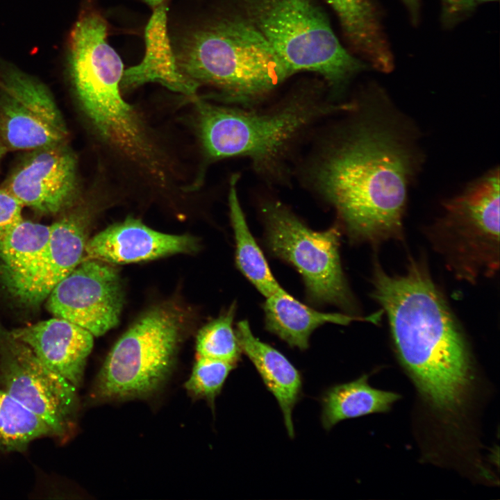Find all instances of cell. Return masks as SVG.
I'll list each match as a JSON object with an SVG mask.
<instances>
[{
  "label": "cell",
  "instance_id": "3957f363",
  "mask_svg": "<svg viewBox=\"0 0 500 500\" xmlns=\"http://www.w3.org/2000/svg\"><path fill=\"white\" fill-rule=\"evenodd\" d=\"M169 35L183 74L199 87L217 90L216 96L228 102L256 103L292 75L244 14L196 17Z\"/></svg>",
  "mask_w": 500,
  "mask_h": 500
},
{
  "label": "cell",
  "instance_id": "7a4b0ae2",
  "mask_svg": "<svg viewBox=\"0 0 500 500\" xmlns=\"http://www.w3.org/2000/svg\"><path fill=\"white\" fill-rule=\"evenodd\" d=\"M398 131L377 117L360 122L315 172L349 238L376 244L401 239L412 153Z\"/></svg>",
  "mask_w": 500,
  "mask_h": 500
},
{
  "label": "cell",
  "instance_id": "e0dca14e",
  "mask_svg": "<svg viewBox=\"0 0 500 500\" xmlns=\"http://www.w3.org/2000/svg\"><path fill=\"white\" fill-rule=\"evenodd\" d=\"M167 2L153 8L144 31V58L138 65L124 70L121 90L157 83L194 99L199 87L183 74L177 65L167 26Z\"/></svg>",
  "mask_w": 500,
  "mask_h": 500
},
{
  "label": "cell",
  "instance_id": "ffe728a7",
  "mask_svg": "<svg viewBox=\"0 0 500 500\" xmlns=\"http://www.w3.org/2000/svg\"><path fill=\"white\" fill-rule=\"evenodd\" d=\"M338 15L352 47L376 69L388 72L393 58L371 0H326Z\"/></svg>",
  "mask_w": 500,
  "mask_h": 500
},
{
  "label": "cell",
  "instance_id": "8fae6325",
  "mask_svg": "<svg viewBox=\"0 0 500 500\" xmlns=\"http://www.w3.org/2000/svg\"><path fill=\"white\" fill-rule=\"evenodd\" d=\"M47 300V308L55 317L101 336L119 322L124 303L121 278L112 264L83 258Z\"/></svg>",
  "mask_w": 500,
  "mask_h": 500
},
{
  "label": "cell",
  "instance_id": "f1b7e54d",
  "mask_svg": "<svg viewBox=\"0 0 500 500\" xmlns=\"http://www.w3.org/2000/svg\"><path fill=\"white\" fill-rule=\"evenodd\" d=\"M407 7L412 14L413 17H416L418 8H419V0H403Z\"/></svg>",
  "mask_w": 500,
  "mask_h": 500
},
{
  "label": "cell",
  "instance_id": "7c38bea8",
  "mask_svg": "<svg viewBox=\"0 0 500 500\" xmlns=\"http://www.w3.org/2000/svg\"><path fill=\"white\" fill-rule=\"evenodd\" d=\"M67 136L49 90L17 69L6 71L0 85V137L6 147L33 150L62 144Z\"/></svg>",
  "mask_w": 500,
  "mask_h": 500
},
{
  "label": "cell",
  "instance_id": "ac0fdd59",
  "mask_svg": "<svg viewBox=\"0 0 500 500\" xmlns=\"http://www.w3.org/2000/svg\"><path fill=\"white\" fill-rule=\"evenodd\" d=\"M235 333L241 350L253 364L267 390L276 398L288 435L293 438L292 413L302 390L299 372L279 351L256 338L247 321L242 320L238 324Z\"/></svg>",
  "mask_w": 500,
  "mask_h": 500
},
{
  "label": "cell",
  "instance_id": "ba28073f",
  "mask_svg": "<svg viewBox=\"0 0 500 500\" xmlns=\"http://www.w3.org/2000/svg\"><path fill=\"white\" fill-rule=\"evenodd\" d=\"M431 240L458 278L474 281L499 265V172L494 169L444 203Z\"/></svg>",
  "mask_w": 500,
  "mask_h": 500
},
{
  "label": "cell",
  "instance_id": "8992f818",
  "mask_svg": "<svg viewBox=\"0 0 500 500\" xmlns=\"http://www.w3.org/2000/svg\"><path fill=\"white\" fill-rule=\"evenodd\" d=\"M241 6L292 74L316 72L340 87L365 67L342 47L313 0H241Z\"/></svg>",
  "mask_w": 500,
  "mask_h": 500
},
{
  "label": "cell",
  "instance_id": "52a82bcc",
  "mask_svg": "<svg viewBox=\"0 0 500 500\" xmlns=\"http://www.w3.org/2000/svg\"><path fill=\"white\" fill-rule=\"evenodd\" d=\"M183 312L170 305L142 314L108 354L92 388L98 399L148 395L165 381L184 328Z\"/></svg>",
  "mask_w": 500,
  "mask_h": 500
},
{
  "label": "cell",
  "instance_id": "4fadbf2b",
  "mask_svg": "<svg viewBox=\"0 0 500 500\" xmlns=\"http://www.w3.org/2000/svg\"><path fill=\"white\" fill-rule=\"evenodd\" d=\"M92 221L87 207L68 212L51 225L43 253L28 268L2 282V288L17 303L39 306L64 278L83 260Z\"/></svg>",
  "mask_w": 500,
  "mask_h": 500
},
{
  "label": "cell",
  "instance_id": "4dcf8cb0",
  "mask_svg": "<svg viewBox=\"0 0 500 500\" xmlns=\"http://www.w3.org/2000/svg\"><path fill=\"white\" fill-rule=\"evenodd\" d=\"M7 150L6 146L3 144L2 140H0V160L4 156Z\"/></svg>",
  "mask_w": 500,
  "mask_h": 500
},
{
  "label": "cell",
  "instance_id": "9a60e30c",
  "mask_svg": "<svg viewBox=\"0 0 500 500\" xmlns=\"http://www.w3.org/2000/svg\"><path fill=\"white\" fill-rule=\"evenodd\" d=\"M197 247V242L192 236L161 233L139 219L128 217L88 239L84 258L112 265L126 264L191 253Z\"/></svg>",
  "mask_w": 500,
  "mask_h": 500
},
{
  "label": "cell",
  "instance_id": "4316f807",
  "mask_svg": "<svg viewBox=\"0 0 500 500\" xmlns=\"http://www.w3.org/2000/svg\"><path fill=\"white\" fill-rule=\"evenodd\" d=\"M23 206L4 188H0V238L23 219Z\"/></svg>",
  "mask_w": 500,
  "mask_h": 500
},
{
  "label": "cell",
  "instance_id": "5bb4252c",
  "mask_svg": "<svg viewBox=\"0 0 500 500\" xmlns=\"http://www.w3.org/2000/svg\"><path fill=\"white\" fill-rule=\"evenodd\" d=\"M2 187L23 206L46 215L59 213L77 198L76 157L63 143L31 150Z\"/></svg>",
  "mask_w": 500,
  "mask_h": 500
},
{
  "label": "cell",
  "instance_id": "d6986e66",
  "mask_svg": "<svg viewBox=\"0 0 500 500\" xmlns=\"http://www.w3.org/2000/svg\"><path fill=\"white\" fill-rule=\"evenodd\" d=\"M266 328L292 347L301 350L309 345L312 331L325 323L346 325L353 320L376 322L382 312L367 317L317 311L297 301L282 288L266 297L264 303Z\"/></svg>",
  "mask_w": 500,
  "mask_h": 500
},
{
  "label": "cell",
  "instance_id": "5b68a950",
  "mask_svg": "<svg viewBox=\"0 0 500 500\" xmlns=\"http://www.w3.org/2000/svg\"><path fill=\"white\" fill-rule=\"evenodd\" d=\"M194 100L206 156L211 160L249 157L262 171L276 169L289 144L317 117L352 107L293 100L260 112L214 105L197 97Z\"/></svg>",
  "mask_w": 500,
  "mask_h": 500
},
{
  "label": "cell",
  "instance_id": "83f0119b",
  "mask_svg": "<svg viewBox=\"0 0 500 500\" xmlns=\"http://www.w3.org/2000/svg\"><path fill=\"white\" fill-rule=\"evenodd\" d=\"M450 8L455 10H461L472 5V0H446Z\"/></svg>",
  "mask_w": 500,
  "mask_h": 500
},
{
  "label": "cell",
  "instance_id": "cb8c5ba5",
  "mask_svg": "<svg viewBox=\"0 0 500 500\" xmlns=\"http://www.w3.org/2000/svg\"><path fill=\"white\" fill-rule=\"evenodd\" d=\"M47 436L53 437L49 427L0 387V453L24 452Z\"/></svg>",
  "mask_w": 500,
  "mask_h": 500
},
{
  "label": "cell",
  "instance_id": "44dd1931",
  "mask_svg": "<svg viewBox=\"0 0 500 500\" xmlns=\"http://www.w3.org/2000/svg\"><path fill=\"white\" fill-rule=\"evenodd\" d=\"M367 380V376L363 375L326 391L322 412V423L326 430L344 419L386 412L399 399V394L374 388Z\"/></svg>",
  "mask_w": 500,
  "mask_h": 500
},
{
  "label": "cell",
  "instance_id": "d4e9b609",
  "mask_svg": "<svg viewBox=\"0 0 500 500\" xmlns=\"http://www.w3.org/2000/svg\"><path fill=\"white\" fill-rule=\"evenodd\" d=\"M235 305L218 318L206 324L199 331L196 349L198 356L235 363L241 348L233 328Z\"/></svg>",
  "mask_w": 500,
  "mask_h": 500
},
{
  "label": "cell",
  "instance_id": "484cf974",
  "mask_svg": "<svg viewBox=\"0 0 500 500\" xmlns=\"http://www.w3.org/2000/svg\"><path fill=\"white\" fill-rule=\"evenodd\" d=\"M235 366V363L198 356L185 387L194 397L212 403Z\"/></svg>",
  "mask_w": 500,
  "mask_h": 500
},
{
  "label": "cell",
  "instance_id": "2e32d148",
  "mask_svg": "<svg viewBox=\"0 0 500 500\" xmlns=\"http://www.w3.org/2000/svg\"><path fill=\"white\" fill-rule=\"evenodd\" d=\"M10 332L26 344L48 368L75 387L81 385L87 359L93 348L94 336L90 332L55 317Z\"/></svg>",
  "mask_w": 500,
  "mask_h": 500
},
{
  "label": "cell",
  "instance_id": "277c9868",
  "mask_svg": "<svg viewBox=\"0 0 500 500\" xmlns=\"http://www.w3.org/2000/svg\"><path fill=\"white\" fill-rule=\"evenodd\" d=\"M107 36V22L96 10L83 12L76 22L68 51L73 88L101 137L123 155L153 170L156 149L136 112L122 98L124 65Z\"/></svg>",
  "mask_w": 500,
  "mask_h": 500
},
{
  "label": "cell",
  "instance_id": "30bf717a",
  "mask_svg": "<svg viewBox=\"0 0 500 500\" xmlns=\"http://www.w3.org/2000/svg\"><path fill=\"white\" fill-rule=\"evenodd\" d=\"M0 387L41 419L53 437L64 440L72 433L78 407L76 387L1 326Z\"/></svg>",
  "mask_w": 500,
  "mask_h": 500
},
{
  "label": "cell",
  "instance_id": "1f68e13d",
  "mask_svg": "<svg viewBox=\"0 0 500 500\" xmlns=\"http://www.w3.org/2000/svg\"><path fill=\"white\" fill-rule=\"evenodd\" d=\"M479 1H496V0H478Z\"/></svg>",
  "mask_w": 500,
  "mask_h": 500
},
{
  "label": "cell",
  "instance_id": "7402d4cb",
  "mask_svg": "<svg viewBox=\"0 0 500 500\" xmlns=\"http://www.w3.org/2000/svg\"><path fill=\"white\" fill-rule=\"evenodd\" d=\"M233 176L230 182L228 203L236 243V264L240 272L265 297L281 287L272 274L262 251L250 232L238 200Z\"/></svg>",
  "mask_w": 500,
  "mask_h": 500
},
{
  "label": "cell",
  "instance_id": "6da1fadb",
  "mask_svg": "<svg viewBox=\"0 0 500 500\" xmlns=\"http://www.w3.org/2000/svg\"><path fill=\"white\" fill-rule=\"evenodd\" d=\"M372 296L388 318L398 356L428 403L444 415L462 408L471 384L466 340L422 261L390 275L374 267Z\"/></svg>",
  "mask_w": 500,
  "mask_h": 500
},
{
  "label": "cell",
  "instance_id": "9c48e42d",
  "mask_svg": "<svg viewBox=\"0 0 500 500\" xmlns=\"http://www.w3.org/2000/svg\"><path fill=\"white\" fill-rule=\"evenodd\" d=\"M263 215L269 251L301 274L310 301L353 310L340 260L339 229L315 231L279 203L265 205Z\"/></svg>",
  "mask_w": 500,
  "mask_h": 500
},
{
  "label": "cell",
  "instance_id": "603a6c76",
  "mask_svg": "<svg viewBox=\"0 0 500 500\" xmlns=\"http://www.w3.org/2000/svg\"><path fill=\"white\" fill-rule=\"evenodd\" d=\"M51 226L24 219L0 238V283L28 268L43 253Z\"/></svg>",
  "mask_w": 500,
  "mask_h": 500
},
{
  "label": "cell",
  "instance_id": "f546056e",
  "mask_svg": "<svg viewBox=\"0 0 500 500\" xmlns=\"http://www.w3.org/2000/svg\"><path fill=\"white\" fill-rule=\"evenodd\" d=\"M142 2L145 3L147 5L151 6V8H154L162 3L167 2V0H140Z\"/></svg>",
  "mask_w": 500,
  "mask_h": 500
}]
</instances>
